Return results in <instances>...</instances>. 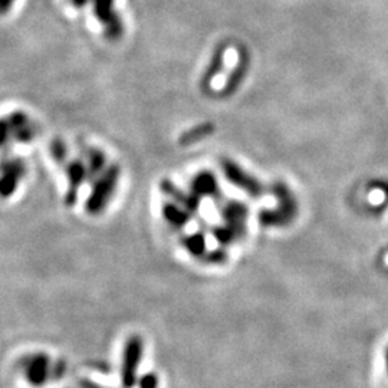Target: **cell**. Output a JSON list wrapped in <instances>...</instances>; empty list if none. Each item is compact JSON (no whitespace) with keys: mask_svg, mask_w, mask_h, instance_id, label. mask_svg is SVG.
Instances as JSON below:
<instances>
[{"mask_svg":"<svg viewBox=\"0 0 388 388\" xmlns=\"http://www.w3.org/2000/svg\"><path fill=\"white\" fill-rule=\"evenodd\" d=\"M249 67H251L249 52H248L246 48L242 47L240 51H239L237 62H236L235 68L230 71V74H229V76L226 79V83H224L223 88L219 91L217 96L219 98H229V96H232L240 88L244 78H246Z\"/></svg>","mask_w":388,"mask_h":388,"instance_id":"6da1fadb","label":"cell"},{"mask_svg":"<svg viewBox=\"0 0 388 388\" xmlns=\"http://www.w3.org/2000/svg\"><path fill=\"white\" fill-rule=\"evenodd\" d=\"M226 49H228V47L224 42L219 44L214 48L209 64L200 78V90L203 94H209L212 91L214 78H217L221 74V71L224 68V53H226Z\"/></svg>","mask_w":388,"mask_h":388,"instance_id":"7a4b0ae2","label":"cell"},{"mask_svg":"<svg viewBox=\"0 0 388 388\" xmlns=\"http://www.w3.org/2000/svg\"><path fill=\"white\" fill-rule=\"evenodd\" d=\"M221 167L224 174H226V177L233 183L235 186L242 187L243 190H246L252 194H259L260 186L256 181V178L249 176L242 167H239L236 162H233L232 160H223Z\"/></svg>","mask_w":388,"mask_h":388,"instance_id":"3957f363","label":"cell"},{"mask_svg":"<svg viewBox=\"0 0 388 388\" xmlns=\"http://www.w3.org/2000/svg\"><path fill=\"white\" fill-rule=\"evenodd\" d=\"M141 360V341L138 338H133L128 341L126 348L124 364H122V382L126 387H133L135 382L137 366Z\"/></svg>","mask_w":388,"mask_h":388,"instance_id":"277c9868","label":"cell"},{"mask_svg":"<svg viewBox=\"0 0 388 388\" xmlns=\"http://www.w3.org/2000/svg\"><path fill=\"white\" fill-rule=\"evenodd\" d=\"M117 177H118V169L117 167H111L104 174V177L101 178V183H99L101 186H99L98 190H95V193H94V196L91 199V203H88V209L91 208V210H99L101 209L99 206H104V203L108 199V193L115 186Z\"/></svg>","mask_w":388,"mask_h":388,"instance_id":"5b68a950","label":"cell"},{"mask_svg":"<svg viewBox=\"0 0 388 388\" xmlns=\"http://www.w3.org/2000/svg\"><path fill=\"white\" fill-rule=\"evenodd\" d=\"M92 12L99 25H107L117 15L115 0H92Z\"/></svg>","mask_w":388,"mask_h":388,"instance_id":"8992f818","label":"cell"},{"mask_svg":"<svg viewBox=\"0 0 388 388\" xmlns=\"http://www.w3.org/2000/svg\"><path fill=\"white\" fill-rule=\"evenodd\" d=\"M47 374H48V369H47V362L42 358H36L32 364L31 369H28V380L31 384L33 385H40L44 384L47 380Z\"/></svg>","mask_w":388,"mask_h":388,"instance_id":"52a82bcc","label":"cell"},{"mask_svg":"<svg viewBox=\"0 0 388 388\" xmlns=\"http://www.w3.org/2000/svg\"><path fill=\"white\" fill-rule=\"evenodd\" d=\"M102 28H104V36L108 40H111V42H117V40H119L126 32L124 20H122V17L118 13L110 20L107 25H104Z\"/></svg>","mask_w":388,"mask_h":388,"instance_id":"ba28073f","label":"cell"},{"mask_svg":"<svg viewBox=\"0 0 388 388\" xmlns=\"http://www.w3.org/2000/svg\"><path fill=\"white\" fill-rule=\"evenodd\" d=\"M212 133H213V126L212 124H200V126L193 127L192 130H189V131L183 134L181 138H180V142H181V144H193V142H197V141L203 140L204 137H208Z\"/></svg>","mask_w":388,"mask_h":388,"instance_id":"9c48e42d","label":"cell"},{"mask_svg":"<svg viewBox=\"0 0 388 388\" xmlns=\"http://www.w3.org/2000/svg\"><path fill=\"white\" fill-rule=\"evenodd\" d=\"M9 137H13V135H12V128H10V124H9V119L6 117V118L0 119V146L5 144V142L9 140Z\"/></svg>","mask_w":388,"mask_h":388,"instance_id":"30bf717a","label":"cell"},{"mask_svg":"<svg viewBox=\"0 0 388 388\" xmlns=\"http://www.w3.org/2000/svg\"><path fill=\"white\" fill-rule=\"evenodd\" d=\"M52 151L55 154L56 158H62L65 154H67V150H65V146H64V142L58 140L53 142V146H52Z\"/></svg>","mask_w":388,"mask_h":388,"instance_id":"8fae6325","label":"cell"},{"mask_svg":"<svg viewBox=\"0 0 388 388\" xmlns=\"http://www.w3.org/2000/svg\"><path fill=\"white\" fill-rule=\"evenodd\" d=\"M16 0H0V16H5L10 12Z\"/></svg>","mask_w":388,"mask_h":388,"instance_id":"7c38bea8","label":"cell"},{"mask_svg":"<svg viewBox=\"0 0 388 388\" xmlns=\"http://www.w3.org/2000/svg\"><path fill=\"white\" fill-rule=\"evenodd\" d=\"M141 388H157V381L154 377H146L141 382Z\"/></svg>","mask_w":388,"mask_h":388,"instance_id":"4fadbf2b","label":"cell"},{"mask_svg":"<svg viewBox=\"0 0 388 388\" xmlns=\"http://www.w3.org/2000/svg\"><path fill=\"white\" fill-rule=\"evenodd\" d=\"M68 2L74 6V8H76V9H81V8H84V6H87L90 2H92V0H68Z\"/></svg>","mask_w":388,"mask_h":388,"instance_id":"5bb4252c","label":"cell"},{"mask_svg":"<svg viewBox=\"0 0 388 388\" xmlns=\"http://www.w3.org/2000/svg\"><path fill=\"white\" fill-rule=\"evenodd\" d=\"M387 365H388V351H387Z\"/></svg>","mask_w":388,"mask_h":388,"instance_id":"9a60e30c","label":"cell"}]
</instances>
